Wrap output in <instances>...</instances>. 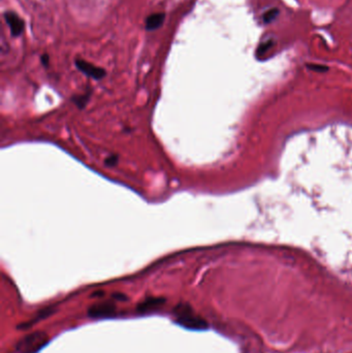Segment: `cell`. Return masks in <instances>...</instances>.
<instances>
[{
    "instance_id": "obj_1",
    "label": "cell",
    "mask_w": 352,
    "mask_h": 353,
    "mask_svg": "<svg viewBox=\"0 0 352 353\" xmlns=\"http://www.w3.org/2000/svg\"><path fill=\"white\" fill-rule=\"evenodd\" d=\"M278 190V211L297 240L352 255V129L328 127L291 143Z\"/></svg>"
},
{
    "instance_id": "obj_5",
    "label": "cell",
    "mask_w": 352,
    "mask_h": 353,
    "mask_svg": "<svg viewBox=\"0 0 352 353\" xmlns=\"http://www.w3.org/2000/svg\"><path fill=\"white\" fill-rule=\"evenodd\" d=\"M5 20L11 29L13 36H19L23 33L25 27L24 21L17 14L13 12H7L5 14Z\"/></svg>"
},
{
    "instance_id": "obj_6",
    "label": "cell",
    "mask_w": 352,
    "mask_h": 353,
    "mask_svg": "<svg viewBox=\"0 0 352 353\" xmlns=\"http://www.w3.org/2000/svg\"><path fill=\"white\" fill-rule=\"evenodd\" d=\"M116 308L111 303H100L95 304L89 309V315L94 318L110 317L115 313Z\"/></svg>"
},
{
    "instance_id": "obj_2",
    "label": "cell",
    "mask_w": 352,
    "mask_h": 353,
    "mask_svg": "<svg viewBox=\"0 0 352 353\" xmlns=\"http://www.w3.org/2000/svg\"><path fill=\"white\" fill-rule=\"evenodd\" d=\"M175 321L181 326L189 329H206L208 323L201 316L197 315L189 305L181 304L174 309Z\"/></svg>"
},
{
    "instance_id": "obj_3",
    "label": "cell",
    "mask_w": 352,
    "mask_h": 353,
    "mask_svg": "<svg viewBox=\"0 0 352 353\" xmlns=\"http://www.w3.org/2000/svg\"><path fill=\"white\" fill-rule=\"evenodd\" d=\"M49 342V337L44 331H34L23 337L16 348L19 353H37Z\"/></svg>"
},
{
    "instance_id": "obj_11",
    "label": "cell",
    "mask_w": 352,
    "mask_h": 353,
    "mask_svg": "<svg viewBox=\"0 0 352 353\" xmlns=\"http://www.w3.org/2000/svg\"><path fill=\"white\" fill-rule=\"evenodd\" d=\"M272 45H273V42H272V41H268V42L263 43V44L259 47V52H260V53H263L265 51H267L268 49H270V48L272 47Z\"/></svg>"
},
{
    "instance_id": "obj_10",
    "label": "cell",
    "mask_w": 352,
    "mask_h": 353,
    "mask_svg": "<svg viewBox=\"0 0 352 353\" xmlns=\"http://www.w3.org/2000/svg\"><path fill=\"white\" fill-rule=\"evenodd\" d=\"M117 163H118V156L117 155H112L106 159V164L109 166H115Z\"/></svg>"
},
{
    "instance_id": "obj_8",
    "label": "cell",
    "mask_w": 352,
    "mask_h": 353,
    "mask_svg": "<svg viewBox=\"0 0 352 353\" xmlns=\"http://www.w3.org/2000/svg\"><path fill=\"white\" fill-rule=\"evenodd\" d=\"M277 15H278V10H277V9H272V10H270L269 12H267V13L265 14V16H263V21H265L266 23H270V22L273 21L274 19H275V18L277 17Z\"/></svg>"
},
{
    "instance_id": "obj_4",
    "label": "cell",
    "mask_w": 352,
    "mask_h": 353,
    "mask_svg": "<svg viewBox=\"0 0 352 353\" xmlns=\"http://www.w3.org/2000/svg\"><path fill=\"white\" fill-rule=\"evenodd\" d=\"M74 63L77 69L86 75L94 78V80H102L106 75V70L103 67L95 66L94 64L83 60V59H76Z\"/></svg>"
},
{
    "instance_id": "obj_9",
    "label": "cell",
    "mask_w": 352,
    "mask_h": 353,
    "mask_svg": "<svg viewBox=\"0 0 352 353\" xmlns=\"http://www.w3.org/2000/svg\"><path fill=\"white\" fill-rule=\"evenodd\" d=\"M88 98H89V95H81L79 97L73 98V102H74L75 105H77L80 108H83L87 104Z\"/></svg>"
},
{
    "instance_id": "obj_12",
    "label": "cell",
    "mask_w": 352,
    "mask_h": 353,
    "mask_svg": "<svg viewBox=\"0 0 352 353\" xmlns=\"http://www.w3.org/2000/svg\"><path fill=\"white\" fill-rule=\"evenodd\" d=\"M41 60H42V63H43L45 66H48V64H49V56H48L47 54H45V55H43V56L41 57Z\"/></svg>"
},
{
    "instance_id": "obj_7",
    "label": "cell",
    "mask_w": 352,
    "mask_h": 353,
    "mask_svg": "<svg viewBox=\"0 0 352 353\" xmlns=\"http://www.w3.org/2000/svg\"><path fill=\"white\" fill-rule=\"evenodd\" d=\"M165 15L163 13H159V14H153L151 16H149L146 19V30L148 31H153L158 29L163 21H164Z\"/></svg>"
}]
</instances>
